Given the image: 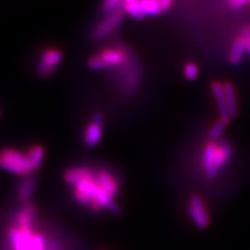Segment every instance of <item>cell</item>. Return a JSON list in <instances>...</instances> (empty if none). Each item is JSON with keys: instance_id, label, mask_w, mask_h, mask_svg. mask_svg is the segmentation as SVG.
Masks as SVG:
<instances>
[{"instance_id": "cell-23", "label": "cell", "mask_w": 250, "mask_h": 250, "mask_svg": "<svg viewBox=\"0 0 250 250\" xmlns=\"http://www.w3.org/2000/svg\"><path fill=\"white\" fill-rule=\"evenodd\" d=\"M241 36L243 37L245 42V51L250 56V26L244 27Z\"/></svg>"}, {"instance_id": "cell-18", "label": "cell", "mask_w": 250, "mask_h": 250, "mask_svg": "<svg viewBox=\"0 0 250 250\" xmlns=\"http://www.w3.org/2000/svg\"><path fill=\"white\" fill-rule=\"evenodd\" d=\"M140 5L144 16H156L163 12L159 0H140Z\"/></svg>"}, {"instance_id": "cell-13", "label": "cell", "mask_w": 250, "mask_h": 250, "mask_svg": "<svg viewBox=\"0 0 250 250\" xmlns=\"http://www.w3.org/2000/svg\"><path fill=\"white\" fill-rule=\"evenodd\" d=\"M37 182L34 177H26L17 189V200L22 203L23 206L29 203V200L31 199L34 195V192L36 190Z\"/></svg>"}, {"instance_id": "cell-2", "label": "cell", "mask_w": 250, "mask_h": 250, "mask_svg": "<svg viewBox=\"0 0 250 250\" xmlns=\"http://www.w3.org/2000/svg\"><path fill=\"white\" fill-rule=\"evenodd\" d=\"M13 250H47L45 238L34 231V225L14 223L9 232Z\"/></svg>"}, {"instance_id": "cell-9", "label": "cell", "mask_w": 250, "mask_h": 250, "mask_svg": "<svg viewBox=\"0 0 250 250\" xmlns=\"http://www.w3.org/2000/svg\"><path fill=\"white\" fill-rule=\"evenodd\" d=\"M101 137H103V116L96 113L84 128L83 142L89 147H94L100 142Z\"/></svg>"}, {"instance_id": "cell-14", "label": "cell", "mask_w": 250, "mask_h": 250, "mask_svg": "<svg viewBox=\"0 0 250 250\" xmlns=\"http://www.w3.org/2000/svg\"><path fill=\"white\" fill-rule=\"evenodd\" d=\"M212 91H213V94H214V97L217 101L219 114H220V116H221L220 118L230 119L228 104H226V100H225L223 83H221L220 82H214L212 83Z\"/></svg>"}, {"instance_id": "cell-4", "label": "cell", "mask_w": 250, "mask_h": 250, "mask_svg": "<svg viewBox=\"0 0 250 250\" xmlns=\"http://www.w3.org/2000/svg\"><path fill=\"white\" fill-rule=\"evenodd\" d=\"M115 74L116 81L124 95L132 94L138 88L141 80V70L134 53L129 52L127 60L120 67L115 69Z\"/></svg>"}, {"instance_id": "cell-12", "label": "cell", "mask_w": 250, "mask_h": 250, "mask_svg": "<svg viewBox=\"0 0 250 250\" xmlns=\"http://www.w3.org/2000/svg\"><path fill=\"white\" fill-rule=\"evenodd\" d=\"M232 147L230 146L229 143L228 142H219L217 149H216V153H215V163H214V169L216 174L219 173L226 164L229 162V160L231 159L232 156Z\"/></svg>"}, {"instance_id": "cell-22", "label": "cell", "mask_w": 250, "mask_h": 250, "mask_svg": "<svg viewBox=\"0 0 250 250\" xmlns=\"http://www.w3.org/2000/svg\"><path fill=\"white\" fill-rule=\"evenodd\" d=\"M199 73V69L196 64L194 62H188V64L184 68V74L187 80L193 81L198 76Z\"/></svg>"}, {"instance_id": "cell-17", "label": "cell", "mask_w": 250, "mask_h": 250, "mask_svg": "<svg viewBox=\"0 0 250 250\" xmlns=\"http://www.w3.org/2000/svg\"><path fill=\"white\" fill-rule=\"evenodd\" d=\"M25 153L36 169H38L42 165V162L44 160V155H45V150L42 146L33 145L28 148Z\"/></svg>"}, {"instance_id": "cell-10", "label": "cell", "mask_w": 250, "mask_h": 250, "mask_svg": "<svg viewBox=\"0 0 250 250\" xmlns=\"http://www.w3.org/2000/svg\"><path fill=\"white\" fill-rule=\"evenodd\" d=\"M218 146V142L216 141H209L207 143L205 149L202 153V168L205 171L206 177L208 179H214L217 174L214 169L215 163V153Z\"/></svg>"}, {"instance_id": "cell-1", "label": "cell", "mask_w": 250, "mask_h": 250, "mask_svg": "<svg viewBox=\"0 0 250 250\" xmlns=\"http://www.w3.org/2000/svg\"><path fill=\"white\" fill-rule=\"evenodd\" d=\"M97 170L87 166H77L68 169L64 173L67 184L73 187V197L77 203L87 207L93 213H101L104 209L117 215L120 207L97 179Z\"/></svg>"}, {"instance_id": "cell-20", "label": "cell", "mask_w": 250, "mask_h": 250, "mask_svg": "<svg viewBox=\"0 0 250 250\" xmlns=\"http://www.w3.org/2000/svg\"><path fill=\"white\" fill-rule=\"evenodd\" d=\"M123 12L126 13L127 15L130 16V17L135 19H142L144 17V14L140 5V0L136 2L123 4Z\"/></svg>"}, {"instance_id": "cell-8", "label": "cell", "mask_w": 250, "mask_h": 250, "mask_svg": "<svg viewBox=\"0 0 250 250\" xmlns=\"http://www.w3.org/2000/svg\"><path fill=\"white\" fill-rule=\"evenodd\" d=\"M189 213L193 223L197 229H208L210 224V218L208 213L205 202L202 201L200 196L194 194L190 197L189 202Z\"/></svg>"}, {"instance_id": "cell-24", "label": "cell", "mask_w": 250, "mask_h": 250, "mask_svg": "<svg viewBox=\"0 0 250 250\" xmlns=\"http://www.w3.org/2000/svg\"><path fill=\"white\" fill-rule=\"evenodd\" d=\"M160 5L162 7V11H168L173 3V0H159Z\"/></svg>"}, {"instance_id": "cell-19", "label": "cell", "mask_w": 250, "mask_h": 250, "mask_svg": "<svg viewBox=\"0 0 250 250\" xmlns=\"http://www.w3.org/2000/svg\"><path fill=\"white\" fill-rule=\"evenodd\" d=\"M120 10H123L122 0H103L100 5V11L103 16L111 15Z\"/></svg>"}, {"instance_id": "cell-3", "label": "cell", "mask_w": 250, "mask_h": 250, "mask_svg": "<svg viewBox=\"0 0 250 250\" xmlns=\"http://www.w3.org/2000/svg\"><path fill=\"white\" fill-rule=\"evenodd\" d=\"M130 50L123 46L107 47L94 53L88 60V66L95 71L105 69H117L127 60Z\"/></svg>"}, {"instance_id": "cell-25", "label": "cell", "mask_w": 250, "mask_h": 250, "mask_svg": "<svg viewBox=\"0 0 250 250\" xmlns=\"http://www.w3.org/2000/svg\"><path fill=\"white\" fill-rule=\"evenodd\" d=\"M139 1V0H122L123 4H127V3H131V2H136Z\"/></svg>"}, {"instance_id": "cell-21", "label": "cell", "mask_w": 250, "mask_h": 250, "mask_svg": "<svg viewBox=\"0 0 250 250\" xmlns=\"http://www.w3.org/2000/svg\"><path fill=\"white\" fill-rule=\"evenodd\" d=\"M230 119H224V118H220L214 126L210 128L209 130V138L212 139V141L217 140L219 137L221 136V134L223 132V130L225 129V127L228 126L229 123Z\"/></svg>"}, {"instance_id": "cell-15", "label": "cell", "mask_w": 250, "mask_h": 250, "mask_svg": "<svg viewBox=\"0 0 250 250\" xmlns=\"http://www.w3.org/2000/svg\"><path fill=\"white\" fill-rule=\"evenodd\" d=\"M223 87H224L226 104H228L230 118L231 117H236L238 115V103H237L236 90H234L233 84L229 82L223 83Z\"/></svg>"}, {"instance_id": "cell-16", "label": "cell", "mask_w": 250, "mask_h": 250, "mask_svg": "<svg viewBox=\"0 0 250 250\" xmlns=\"http://www.w3.org/2000/svg\"><path fill=\"white\" fill-rule=\"evenodd\" d=\"M245 52V42L242 36L238 37L233 42L231 51L229 53V62L231 65H239L242 61V57Z\"/></svg>"}, {"instance_id": "cell-6", "label": "cell", "mask_w": 250, "mask_h": 250, "mask_svg": "<svg viewBox=\"0 0 250 250\" xmlns=\"http://www.w3.org/2000/svg\"><path fill=\"white\" fill-rule=\"evenodd\" d=\"M124 19V12L120 10L111 15L104 16L98 24L92 30V38L95 41H103L118 28Z\"/></svg>"}, {"instance_id": "cell-5", "label": "cell", "mask_w": 250, "mask_h": 250, "mask_svg": "<svg viewBox=\"0 0 250 250\" xmlns=\"http://www.w3.org/2000/svg\"><path fill=\"white\" fill-rule=\"evenodd\" d=\"M0 167L20 176H28L37 170L25 152L12 149V148L0 152Z\"/></svg>"}, {"instance_id": "cell-7", "label": "cell", "mask_w": 250, "mask_h": 250, "mask_svg": "<svg viewBox=\"0 0 250 250\" xmlns=\"http://www.w3.org/2000/svg\"><path fill=\"white\" fill-rule=\"evenodd\" d=\"M62 60V52L54 47L42 50L39 57L37 71L41 76H49L56 71Z\"/></svg>"}, {"instance_id": "cell-11", "label": "cell", "mask_w": 250, "mask_h": 250, "mask_svg": "<svg viewBox=\"0 0 250 250\" xmlns=\"http://www.w3.org/2000/svg\"><path fill=\"white\" fill-rule=\"evenodd\" d=\"M96 174L100 186L103 187L111 196H116L119 192V183L117 181V177L107 169L97 170Z\"/></svg>"}]
</instances>
